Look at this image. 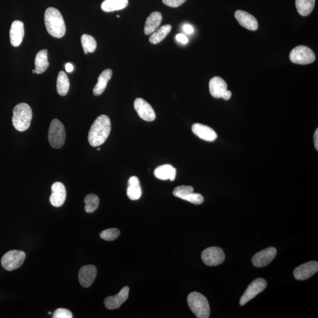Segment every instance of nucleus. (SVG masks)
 I'll use <instances>...</instances> for the list:
<instances>
[{"instance_id": "obj_23", "label": "nucleus", "mask_w": 318, "mask_h": 318, "mask_svg": "<svg viewBox=\"0 0 318 318\" xmlns=\"http://www.w3.org/2000/svg\"><path fill=\"white\" fill-rule=\"evenodd\" d=\"M155 176L158 179L166 180L169 179L170 181H174L176 175V170L170 164H164L159 166L155 169Z\"/></svg>"}, {"instance_id": "obj_20", "label": "nucleus", "mask_w": 318, "mask_h": 318, "mask_svg": "<svg viewBox=\"0 0 318 318\" xmlns=\"http://www.w3.org/2000/svg\"><path fill=\"white\" fill-rule=\"evenodd\" d=\"M161 21L162 15L160 12H153L147 18L146 21L145 29H144L145 35L148 36L154 33L160 25Z\"/></svg>"}, {"instance_id": "obj_30", "label": "nucleus", "mask_w": 318, "mask_h": 318, "mask_svg": "<svg viewBox=\"0 0 318 318\" xmlns=\"http://www.w3.org/2000/svg\"><path fill=\"white\" fill-rule=\"evenodd\" d=\"M99 198L96 195H87L84 199L85 212L90 213L94 212L99 207Z\"/></svg>"}, {"instance_id": "obj_25", "label": "nucleus", "mask_w": 318, "mask_h": 318, "mask_svg": "<svg viewBox=\"0 0 318 318\" xmlns=\"http://www.w3.org/2000/svg\"><path fill=\"white\" fill-rule=\"evenodd\" d=\"M128 4V0H105L101 5V8L106 13L123 10Z\"/></svg>"}, {"instance_id": "obj_13", "label": "nucleus", "mask_w": 318, "mask_h": 318, "mask_svg": "<svg viewBox=\"0 0 318 318\" xmlns=\"http://www.w3.org/2000/svg\"><path fill=\"white\" fill-rule=\"evenodd\" d=\"M97 268L95 266L88 265L84 266L79 271V279L80 285L84 287H89L97 276Z\"/></svg>"}, {"instance_id": "obj_17", "label": "nucleus", "mask_w": 318, "mask_h": 318, "mask_svg": "<svg viewBox=\"0 0 318 318\" xmlns=\"http://www.w3.org/2000/svg\"><path fill=\"white\" fill-rule=\"evenodd\" d=\"M192 129L195 135L207 142L215 141L218 137L215 131L205 125L195 123L193 125Z\"/></svg>"}, {"instance_id": "obj_34", "label": "nucleus", "mask_w": 318, "mask_h": 318, "mask_svg": "<svg viewBox=\"0 0 318 318\" xmlns=\"http://www.w3.org/2000/svg\"><path fill=\"white\" fill-rule=\"evenodd\" d=\"M72 312L64 308L57 309L54 311L53 318H72Z\"/></svg>"}, {"instance_id": "obj_32", "label": "nucleus", "mask_w": 318, "mask_h": 318, "mask_svg": "<svg viewBox=\"0 0 318 318\" xmlns=\"http://www.w3.org/2000/svg\"><path fill=\"white\" fill-rule=\"evenodd\" d=\"M120 234V231L117 228L106 229L101 232L100 237L103 239L108 241H113L117 238Z\"/></svg>"}, {"instance_id": "obj_18", "label": "nucleus", "mask_w": 318, "mask_h": 318, "mask_svg": "<svg viewBox=\"0 0 318 318\" xmlns=\"http://www.w3.org/2000/svg\"><path fill=\"white\" fill-rule=\"evenodd\" d=\"M24 27L22 21L16 20L11 24L10 30V42L14 47H18L23 41Z\"/></svg>"}, {"instance_id": "obj_27", "label": "nucleus", "mask_w": 318, "mask_h": 318, "mask_svg": "<svg viewBox=\"0 0 318 318\" xmlns=\"http://www.w3.org/2000/svg\"><path fill=\"white\" fill-rule=\"evenodd\" d=\"M316 4V0H296V8L299 14L307 16L312 13Z\"/></svg>"}, {"instance_id": "obj_28", "label": "nucleus", "mask_w": 318, "mask_h": 318, "mask_svg": "<svg viewBox=\"0 0 318 318\" xmlns=\"http://www.w3.org/2000/svg\"><path fill=\"white\" fill-rule=\"evenodd\" d=\"M171 30H172V26L169 24H166V25L161 27L157 31L152 33L151 38L149 39L150 42L153 44L159 43L169 35Z\"/></svg>"}, {"instance_id": "obj_43", "label": "nucleus", "mask_w": 318, "mask_h": 318, "mask_svg": "<svg viewBox=\"0 0 318 318\" xmlns=\"http://www.w3.org/2000/svg\"><path fill=\"white\" fill-rule=\"evenodd\" d=\"M117 17H118V18H119V17H120V16H119V15H118V16Z\"/></svg>"}, {"instance_id": "obj_41", "label": "nucleus", "mask_w": 318, "mask_h": 318, "mask_svg": "<svg viewBox=\"0 0 318 318\" xmlns=\"http://www.w3.org/2000/svg\"><path fill=\"white\" fill-rule=\"evenodd\" d=\"M32 72H33V73H36V70H35H35H33Z\"/></svg>"}, {"instance_id": "obj_16", "label": "nucleus", "mask_w": 318, "mask_h": 318, "mask_svg": "<svg viewBox=\"0 0 318 318\" xmlns=\"http://www.w3.org/2000/svg\"><path fill=\"white\" fill-rule=\"evenodd\" d=\"M235 17L241 26L251 31H255L258 29V22L252 15L242 10L235 12Z\"/></svg>"}, {"instance_id": "obj_14", "label": "nucleus", "mask_w": 318, "mask_h": 318, "mask_svg": "<svg viewBox=\"0 0 318 318\" xmlns=\"http://www.w3.org/2000/svg\"><path fill=\"white\" fill-rule=\"evenodd\" d=\"M51 192L50 201L52 205L56 207L62 206L66 199L65 186L62 183L55 182L51 186Z\"/></svg>"}, {"instance_id": "obj_38", "label": "nucleus", "mask_w": 318, "mask_h": 318, "mask_svg": "<svg viewBox=\"0 0 318 318\" xmlns=\"http://www.w3.org/2000/svg\"><path fill=\"white\" fill-rule=\"evenodd\" d=\"M314 145H315V148L317 149V151H318V129H317L316 131V132H315L314 134Z\"/></svg>"}, {"instance_id": "obj_37", "label": "nucleus", "mask_w": 318, "mask_h": 318, "mask_svg": "<svg viewBox=\"0 0 318 318\" xmlns=\"http://www.w3.org/2000/svg\"><path fill=\"white\" fill-rule=\"evenodd\" d=\"M183 31L185 32L188 35H191V34L194 33V29L192 26L189 25V24H186L183 26Z\"/></svg>"}, {"instance_id": "obj_42", "label": "nucleus", "mask_w": 318, "mask_h": 318, "mask_svg": "<svg viewBox=\"0 0 318 318\" xmlns=\"http://www.w3.org/2000/svg\"><path fill=\"white\" fill-rule=\"evenodd\" d=\"M48 314L51 315V313H50V312H49Z\"/></svg>"}, {"instance_id": "obj_2", "label": "nucleus", "mask_w": 318, "mask_h": 318, "mask_svg": "<svg viewBox=\"0 0 318 318\" xmlns=\"http://www.w3.org/2000/svg\"><path fill=\"white\" fill-rule=\"evenodd\" d=\"M44 23L49 35L55 38H62L66 32V24L59 10L49 7L45 11Z\"/></svg>"}, {"instance_id": "obj_4", "label": "nucleus", "mask_w": 318, "mask_h": 318, "mask_svg": "<svg viewBox=\"0 0 318 318\" xmlns=\"http://www.w3.org/2000/svg\"><path fill=\"white\" fill-rule=\"evenodd\" d=\"M188 304L192 313L198 318H208L210 310L207 299L201 293L194 292L188 296Z\"/></svg>"}, {"instance_id": "obj_40", "label": "nucleus", "mask_w": 318, "mask_h": 318, "mask_svg": "<svg viewBox=\"0 0 318 318\" xmlns=\"http://www.w3.org/2000/svg\"><path fill=\"white\" fill-rule=\"evenodd\" d=\"M232 96V93L231 91L227 90L226 91V93L224 94V96L223 97V99L226 100H228L231 99Z\"/></svg>"}, {"instance_id": "obj_8", "label": "nucleus", "mask_w": 318, "mask_h": 318, "mask_svg": "<svg viewBox=\"0 0 318 318\" xmlns=\"http://www.w3.org/2000/svg\"><path fill=\"white\" fill-rule=\"evenodd\" d=\"M201 259L209 267H215L224 262L225 255L222 249L219 247H210L201 253Z\"/></svg>"}, {"instance_id": "obj_29", "label": "nucleus", "mask_w": 318, "mask_h": 318, "mask_svg": "<svg viewBox=\"0 0 318 318\" xmlns=\"http://www.w3.org/2000/svg\"><path fill=\"white\" fill-rule=\"evenodd\" d=\"M81 41L85 54L94 53L97 47V42L93 36L83 35L81 36Z\"/></svg>"}, {"instance_id": "obj_24", "label": "nucleus", "mask_w": 318, "mask_h": 318, "mask_svg": "<svg viewBox=\"0 0 318 318\" xmlns=\"http://www.w3.org/2000/svg\"><path fill=\"white\" fill-rule=\"evenodd\" d=\"M50 65L48 61V51L44 49L40 51L35 59V70L36 74L41 75L48 69Z\"/></svg>"}, {"instance_id": "obj_1", "label": "nucleus", "mask_w": 318, "mask_h": 318, "mask_svg": "<svg viewBox=\"0 0 318 318\" xmlns=\"http://www.w3.org/2000/svg\"><path fill=\"white\" fill-rule=\"evenodd\" d=\"M111 131V121L108 116H99L91 125L88 140L93 147L102 145L108 138Z\"/></svg>"}, {"instance_id": "obj_3", "label": "nucleus", "mask_w": 318, "mask_h": 318, "mask_svg": "<svg viewBox=\"0 0 318 318\" xmlns=\"http://www.w3.org/2000/svg\"><path fill=\"white\" fill-rule=\"evenodd\" d=\"M32 117V110L30 106L21 103L14 107L12 122L17 131H24L30 127Z\"/></svg>"}, {"instance_id": "obj_36", "label": "nucleus", "mask_w": 318, "mask_h": 318, "mask_svg": "<svg viewBox=\"0 0 318 318\" xmlns=\"http://www.w3.org/2000/svg\"><path fill=\"white\" fill-rule=\"evenodd\" d=\"M176 39L177 41L181 42L183 44H186L189 41L187 37L183 35V34H179V35H176Z\"/></svg>"}, {"instance_id": "obj_10", "label": "nucleus", "mask_w": 318, "mask_h": 318, "mask_svg": "<svg viewBox=\"0 0 318 318\" xmlns=\"http://www.w3.org/2000/svg\"><path fill=\"white\" fill-rule=\"evenodd\" d=\"M134 109L139 117L146 121H152L155 120L156 113L151 105L142 98H137L134 101Z\"/></svg>"}, {"instance_id": "obj_9", "label": "nucleus", "mask_w": 318, "mask_h": 318, "mask_svg": "<svg viewBox=\"0 0 318 318\" xmlns=\"http://www.w3.org/2000/svg\"><path fill=\"white\" fill-rule=\"evenodd\" d=\"M267 286V282L263 278H258L253 281L247 287L243 295L240 299V305L243 306L252 300L256 296L259 294Z\"/></svg>"}, {"instance_id": "obj_12", "label": "nucleus", "mask_w": 318, "mask_h": 318, "mask_svg": "<svg viewBox=\"0 0 318 318\" xmlns=\"http://www.w3.org/2000/svg\"><path fill=\"white\" fill-rule=\"evenodd\" d=\"M318 271V262L310 261L296 268L293 271V275L296 279L304 280L309 279Z\"/></svg>"}, {"instance_id": "obj_39", "label": "nucleus", "mask_w": 318, "mask_h": 318, "mask_svg": "<svg viewBox=\"0 0 318 318\" xmlns=\"http://www.w3.org/2000/svg\"><path fill=\"white\" fill-rule=\"evenodd\" d=\"M65 68L67 73H71L74 70V66L72 64L68 63L66 64Z\"/></svg>"}, {"instance_id": "obj_11", "label": "nucleus", "mask_w": 318, "mask_h": 318, "mask_svg": "<svg viewBox=\"0 0 318 318\" xmlns=\"http://www.w3.org/2000/svg\"><path fill=\"white\" fill-rule=\"evenodd\" d=\"M277 254V250L274 247H270L261 250L253 256L252 261L253 265L257 268L266 267L273 261Z\"/></svg>"}, {"instance_id": "obj_6", "label": "nucleus", "mask_w": 318, "mask_h": 318, "mask_svg": "<svg viewBox=\"0 0 318 318\" xmlns=\"http://www.w3.org/2000/svg\"><path fill=\"white\" fill-rule=\"evenodd\" d=\"M26 256V253L21 250H10L2 257V267L8 271L16 270L23 265Z\"/></svg>"}, {"instance_id": "obj_15", "label": "nucleus", "mask_w": 318, "mask_h": 318, "mask_svg": "<svg viewBox=\"0 0 318 318\" xmlns=\"http://www.w3.org/2000/svg\"><path fill=\"white\" fill-rule=\"evenodd\" d=\"M129 290V287L125 286L121 289L118 294L106 298L104 302L106 307L111 310L120 308V306L128 299Z\"/></svg>"}, {"instance_id": "obj_5", "label": "nucleus", "mask_w": 318, "mask_h": 318, "mask_svg": "<svg viewBox=\"0 0 318 318\" xmlns=\"http://www.w3.org/2000/svg\"><path fill=\"white\" fill-rule=\"evenodd\" d=\"M48 142L52 148L56 149L62 148L66 140V131L64 125L58 119L51 122L48 130Z\"/></svg>"}, {"instance_id": "obj_33", "label": "nucleus", "mask_w": 318, "mask_h": 318, "mask_svg": "<svg viewBox=\"0 0 318 318\" xmlns=\"http://www.w3.org/2000/svg\"><path fill=\"white\" fill-rule=\"evenodd\" d=\"M183 200L188 201L193 204H200L203 203L204 198L202 195L199 194H196V193L193 192L186 196Z\"/></svg>"}, {"instance_id": "obj_7", "label": "nucleus", "mask_w": 318, "mask_h": 318, "mask_svg": "<svg viewBox=\"0 0 318 318\" xmlns=\"http://www.w3.org/2000/svg\"><path fill=\"white\" fill-rule=\"evenodd\" d=\"M289 58L293 63L305 65L313 63L316 60V55L310 48L305 45H299L292 49Z\"/></svg>"}, {"instance_id": "obj_31", "label": "nucleus", "mask_w": 318, "mask_h": 318, "mask_svg": "<svg viewBox=\"0 0 318 318\" xmlns=\"http://www.w3.org/2000/svg\"><path fill=\"white\" fill-rule=\"evenodd\" d=\"M194 192V189L191 186H180L175 189L173 194L175 197L184 199L189 194Z\"/></svg>"}, {"instance_id": "obj_22", "label": "nucleus", "mask_w": 318, "mask_h": 318, "mask_svg": "<svg viewBox=\"0 0 318 318\" xmlns=\"http://www.w3.org/2000/svg\"><path fill=\"white\" fill-rule=\"evenodd\" d=\"M127 195L128 198L132 200H138L141 197L142 189L138 177L132 176L128 180Z\"/></svg>"}, {"instance_id": "obj_19", "label": "nucleus", "mask_w": 318, "mask_h": 318, "mask_svg": "<svg viewBox=\"0 0 318 318\" xmlns=\"http://www.w3.org/2000/svg\"><path fill=\"white\" fill-rule=\"evenodd\" d=\"M209 90L211 95L213 97L220 99L223 98L226 91L228 90V85L222 78L214 77L209 82Z\"/></svg>"}, {"instance_id": "obj_35", "label": "nucleus", "mask_w": 318, "mask_h": 318, "mask_svg": "<svg viewBox=\"0 0 318 318\" xmlns=\"http://www.w3.org/2000/svg\"><path fill=\"white\" fill-rule=\"evenodd\" d=\"M186 0H163V4L170 7H178L182 5Z\"/></svg>"}, {"instance_id": "obj_21", "label": "nucleus", "mask_w": 318, "mask_h": 318, "mask_svg": "<svg viewBox=\"0 0 318 318\" xmlns=\"http://www.w3.org/2000/svg\"><path fill=\"white\" fill-rule=\"evenodd\" d=\"M113 72L111 69H106L101 73L95 87L93 88L94 96H100L105 90L110 80L112 77Z\"/></svg>"}, {"instance_id": "obj_26", "label": "nucleus", "mask_w": 318, "mask_h": 318, "mask_svg": "<svg viewBox=\"0 0 318 318\" xmlns=\"http://www.w3.org/2000/svg\"><path fill=\"white\" fill-rule=\"evenodd\" d=\"M70 88V81L68 76L65 72L61 71L58 75L57 80V92L60 96H65L68 93Z\"/></svg>"}]
</instances>
